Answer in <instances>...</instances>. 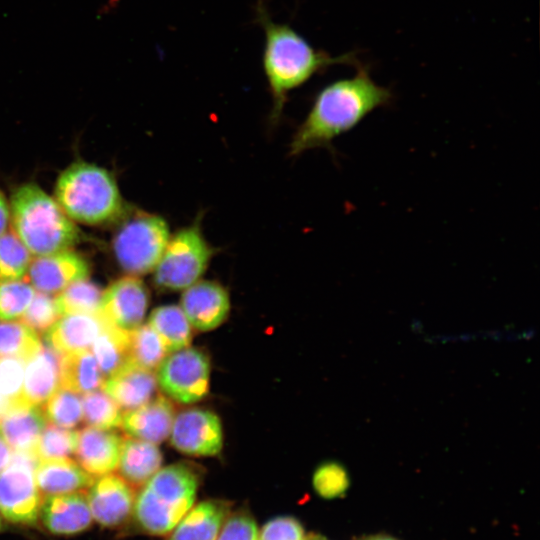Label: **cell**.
<instances>
[{"label":"cell","instance_id":"6da1fadb","mask_svg":"<svg viewBox=\"0 0 540 540\" xmlns=\"http://www.w3.org/2000/svg\"><path fill=\"white\" fill-rule=\"evenodd\" d=\"M392 94L378 85L367 69L357 64V73L325 86L291 142V155L317 147H329L337 136L357 126L375 109L387 105Z\"/></svg>","mask_w":540,"mask_h":540},{"label":"cell","instance_id":"7a4b0ae2","mask_svg":"<svg viewBox=\"0 0 540 540\" xmlns=\"http://www.w3.org/2000/svg\"><path fill=\"white\" fill-rule=\"evenodd\" d=\"M255 12L265 36L262 62L273 98L274 118L281 113L289 91L314 74L333 64L355 63L352 55L332 57L315 49L289 25L274 22L262 0H258Z\"/></svg>","mask_w":540,"mask_h":540},{"label":"cell","instance_id":"3957f363","mask_svg":"<svg viewBox=\"0 0 540 540\" xmlns=\"http://www.w3.org/2000/svg\"><path fill=\"white\" fill-rule=\"evenodd\" d=\"M9 205L10 229L33 257L72 249L81 240L76 223L37 184L19 186Z\"/></svg>","mask_w":540,"mask_h":540},{"label":"cell","instance_id":"277c9868","mask_svg":"<svg viewBox=\"0 0 540 540\" xmlns=\"http://www.w3.org/2000/svg\"><path fill=\"white\" fill-rule=\"evenodd\" d=\"M199 474L187 463L160 468L134 500L133 516L138 527L150 535H166L193 507Z\"/></svg>","mask_w":540,"mask_h":540},{"label":"cell","instance_id":"5b68a950","mask_svg":"<svg viewBox=\"0 0 540 540\" xmlns=\"http://www.w3.org/2000/svg\"><path fill=\"white\" fill-rule=\"evenodd\" d=\"M54 198L75 223L97 225L120 216L123 198L113 175L88 162H75L58 177Z\"/></svg>","mask_w":540,"mask_h":540},{"label":"cell","instance_id":"8992f818","mask_svg":"<svg viewBox=\"0 0 540 540\" xmlns=\"http://www.w3.org/2000/svg\"><path fill=\"white\" fill-rule=\"evenodd\" d=\"M214 248L205 240L199 221L170 236L153 270V284L161 291L185 290L200 280Z\"/></svg>","mask_w":540,"mask_h":540},{"label":"cell","instance_id":"52a82bcc","mask_svg":"<svg viewBox=\"0 0 540 540\" xmlns=\"http://www.w3.org/2000/svg\"><path fill=\"white\" fill-rule=\"evenodd\" d=\"M169 238V226L163 217L140 212L121 225L112 249L120 268L127 275L139 277L155 269Z\"/></svg>","mask_w":540,"mask_h":540},{"label":"cell","instance_id":"ba28073f","mask_svg":"<svg viewBox=\"0 0 540 540\" xmlns=\"http://www.w3.org/2000/svg\"><path fill=\"white\" fill-rule=\"evenodd\" d=\"M38 459L13 453L10 463L0 472V513L7 521L34 525L42 504L34 469Z\"/></svg>","mask_w":540,"mask_h":540},{"label":"cell","instance_id":"9c48e42d","mask_svg":"<svg viewBox=\"0 0 540 540\" xmlns=\"http://www.w3.org/2000/svg\"><path fill=\"white\" fill-rule=\"evenodd\" d=\"M210 371L207 354L188 346L165 357L157 368L156 379L169 398L182 404H191L207 395Z\"/></svg>","mask_w":540,"mask_h":540},{"label":"cell","instance_id":"30bf717a","mask_svg":"<svg viewBox=\"0 0 540 540\" xmlns=\"http://www.w3.org/2000/svg\"><path fill=\"white\" fill-rule=\"evenodd\" d=\"M169 436L176 450L192 456H214L223 446L221 421L208 409L190 408L175 415Z\"/></svg>","mask_w":540,"mask_h":540},{"label":"cell","instance_id":"8fae6325","mask_svg":"<svg viewBox=\"0 0 540 540\" xmlns=\"http://www.w3.org/2000/svg\"><path fill=\"white\" fill-rule=\"evenodd\" d=\"M149 304V291L133 275L123 276L102 291L98 313L111 325L131 332L141 325Z\"/></svg>","mask_w":540,"mask_h":540},{"label":"cell","instance_id":"7c38bea8","mask_svg":"<svg viewBox=\"0 0 540 540\" xmlns=\"http://www.w3.org/2000/svg\"><path fill=\"white\" fill-rule=\"evenodd\" d=\"M89 276L88 261L72 248L33 257L25 280L36 291L54 296Z\"/></svg>","mask_w":540,"mask_h":540},{"label":"cell","instance_id":"4fadbf2b","mask_svg":"<svg viewBox=\"0 0 540 540\" xmlns=\"http://www.w3.org/2000/svg\"><path fill=\"white\" fill-rule=\"evenodd\" d=\"M88 505L93 520L104 527H117L130 517L134 506L132 487L119 475L97 477L87 488Z\"/></svg>","mask_w":540,"mask_h":540},{"label":"cell","instance_id":"5bb4252c","mask_svg":"<svg viewBox=\"0 0 540 540\" xmlns=\"http://www.w3.org/2000/svg\"><path fill=\"white\" fill-rule=\"evenodd\" d=\"M180 307L193 328L206 332L226 320L230 298L227 290L218 282L198 280L184 290Z\"/></svg>","mask_w":540,"mask_h":540},{"label":"cell","instance_id":"9a60e30c","mask_svg":"<svg viewBox=\"0 0 540 540\" xmlns=\"http://www.w3.org/2000/svg\"><path fill=\"white\" fill-rule=\"evenodd\" d=\"M124 439L112 430L87 426L78 430L74 456L91 476L99 477L118 467Z\"/></svg>","mask_w":540,"mask_h":540},{"label":"cell","instance_id":"2e32d148","mask_svg":"<svg viewBox=\"0 0 540 540\" xmlns=\"http://www.w3.org/2000/svg\"><path fill=\"white\" fill-rule=\"evenodd\" d=\"M39 520L54 535H74L88 529L93 518L86 494L74 492L45 496Z\"/></svg>","mask_w":540,"mask_h":540},{"label":"cell","instance_id":"e0dca14e","mask_svg":"<svg viewBox=\"0 0 540 540\" xmlns=\"http://www.w3.org/2000/svg\"><path fill=\"white\" fill-rule=\"evenodd\" d=\"M157 385L155 372L128 359L117 371L104 379L101 389L126 412L154 398Z\"/></svg>","mask_w":540,"mask_h":540},{"label":"cell","instance_id":"ac0fdd59","mask_svg":"<svg viewBox=\"0 0 540 540\" xmlns=\"http://www.w3.org/2000/svg\"><path fill=\"white\" fill-rule=\"evenodd\" d=\"M46 425L42 407L19 402L10 405L1 418L0 432L13 453L36 457L35 450Z\"/></svg>","mask_w":540,"mask_h":540},{"label":"cell","instance_id":"d6986e66","mask_svg":"<svg viewBox=\"0 0 540 540\" xmlns=\"http://www.w3.org/2000/svg\"><path fill=\"white\" fill-rule=\"evenodd\" d=\"M175 418L172 403L164 396L123 412L120 427L131 438L159 444L168 438Z\"/></svg>","mask_w":540,"mask_h":540},{"label":"cell","instance_id":"ffe728a7","mask_svg":"<svg viewBox=\"0 0 540 540\" xmlns=\"http://www.w3.org/2000/svg\"><path fill=\"white\" fill-rule=\"evenodd\" d=\"M106 324L99 313L66 314L45 333V342L61 355L91 350Z\"/></svg>","mask_w":540,"mask_h":540},{"label":"cell","instance_id":"44dd1931","mask_svg":"<svg viewBox=\"0 0 540 540\" xmlns=\"http://www.w3.org/2000/svg\"><path fill=\"white\" fill-rule=\"evenodd\" d=\"M61 354L42 343L39 352L25 366L22 402L42 407L60 387Z\"/></svg>","mask_w":540,"mask_h":540},{"label":"cell","instance_id":"7402d4cb","mask_svg":"<svg viewBox=\"0 0 540 540\" xmlns=\"http://www.w3.org/2000/svg\"><path fill=\"white\" fill-rule=\"evenodd\" d=\"M34 474L37 487L45 496L82 492L94 480L71 458L39 460Z\"/></svg>","mask_w":540,"mask_h":540},{"label":"cell","instance_id":"603a6c76","mask_svg":"<svg viewBox=\"0 0 540 540\" xmlns=\"http://www.w3.org/2000/svg\"><path fill=\"white\" fill-rule=\"evenodd\" d=\"M227 514L224 502H200L184 515L167 540H216Z\"/></svg>","mask_w":540,"mask_h":540},{"label":"cell","instance_id":"cb8c5ba5","mask_svg":"<svg viewBox=\"0 0 540 540\" xmlns=\"http://www.w3.org/2000/svg\"><path fill=\"white\" fill-rule=\"evenodd\" d=\"M162 454L156 444L129 438L123 441L117 469L132 488L142 487L160 468Z\"/></svg>","mask_w":540,"mask_h":540},{"label":"cell","instance_id":"d4e9b609","mask_svg":"<svg viewBox=\"0 0 540 540\" xmlns=\"http://www.w3.org/2000/svg\"><path fill=\"white\" fill-rule=\"evenodd\" d=\"M104 379L91 350L61 355L60 387L83 395L101 388Z\"/></svg>","mask_w":540,"mask_h":540},{"label":"cell","instance_id":"484cf974","mask_svg":"<svg viewBox=\"0 0 540 540\" xmlns=\"http://www.w3.org/2000/svg\"><path fill=\"white\" fill-rule=\"evenodd\" d=\"M148 324L157 333L167 352H174L190 345L192 326L180 306L169 304L155 308Z\"/></svg>","mask_w":540,"mask_h":540},{"label":"cell","instance_id":"4316f807","mask_svg":"<svg viewBox=\"0 0 540 540\" xmlns=\"http://www.w3.org/2000/svg\"><path fill=\"white\" fill-rule=\"evenodd\" d=\"M129 332L107 322L92 344L91 351L98 366L107 378L128 360Z\"/></svg>","mask_w":540,"mask_h":540},{"label":"cell","instance_id":"83f0119b","mask_svg":"<svg viewBox=\"0 0 540 540\" xmlns=\"http://www.w3.org/2000/svg\"><path fill=\"white\" fill-rule=\"evenodd\" d=\"M41 347L39 334L22 321L0 322V357H15L27 362Z\"/></svg>","mask_w":540,"mask_h":540},{"label":"cell","instance_id":"f1b7e54d","mask_svg":"<svg viewBox=\"0 0 540 540\" xmlns=\"http://www.w3.org/2000/svg\"><path fill=\"white\" fill-rule=\"evenodd\" d=\"M167 353L161 339L148 323L129 332L128 359L137 365L155 372Z\"/></svg>","mask_w":540,"mask_h":540},{"label":"cell","instance_id":"f546056e","mask_svg":"<svg viewBox=\"0 0 540 540\" xmlns=\"http://www.w3.org/2000/svg\"><path fill=\"white\" fill-rule=\"evenodd\" d=\"M33 256L9 228L0 235V282L25 280Z\"/></svg>","mask_w":540,"mask_h":540},{"label":"cell","instance_id":"4dcf8cb0","mask_svg":"<svg viewBox=\"0 0 540 540\" xmlns=\"http://www.w3.org/2000/svg\"><path fill=\"white\" fill-rule=\"evenodd\" d=\"M82 421L87 426L112 430L119 427L123 411L103 390H95L81 397Z\"/></svg>","mask_w":540,"mask_h":540},{"label":"cell","instance_id":"1f68e13d","mask_svg":"<svg viewBox=\"0 0 540 540\" xmlns=\"http://www.w3.org/2000/svg\"><path fill=\"white\" fill-rule=\"evenodd\" d=\"M102 291L88 279L72 283L60 293L54 295L60 314L98 313Z\"/></svg>","mask_w":540,"mask_h":540},{"label":"cell","instance_id":"d6a6232c","mask_svg":"<svg viewBox=\"0 0 540 540\" xmlns=\"http://www.w3.org/2000/svg\"><path fill=\"white\" fill-rule=\"evenodd\" d=\"M44 415L51 424L73 429L82 421V403L79 394L59 387L44 403Z\"/></svg>","mask_w":540,"mask_h":540},{"label":"cell","instance_id":"836d02e7","mask_svg":"<svg viewBox=\"0 0 540 540\" xmlns=\"http://www.w3.org/2000/svg\"><path fill=\"white\" fill-rule=\"evenodd\" d=\"M78 430L46 425L38 441L35 456L39 460L70 458L74 455Z\"/></svg>","mask_w":540,"mask_h":540},{"label":"cell","instance_id":"e575fe53","mask_svg":"<svg viewBox=\"0 0 540 540\" xmlns=\"http://www.w3.org/2000/svg\"><path fill=\"white\" fill-rule=\"evenodd\" d=\"M35 293L27 280L0 282V321L20 319Z\"/></svg>","mask_w":540,"mask_h":540},{"label":"cell","instance_id":"d590c367","mask_svg":"<svg viewBox=\"0 0 540 540\" xmlns=\"http://www.w3.org/2000/svg\"><path fill=\"white\" fill-rule=\"evenodd\" d=\"M61 317L54 296L36 291L19 320L40 335L46 333Z\"/></svg>","mask_w":540,"mask_h":540},{"label":"cell","instance_id":"8d00e7d4","mask_svg":"<svg viewBox=\"0 0 540 540\" xmlns=\"http://www.w3.org/2000/svg\"><path fill=\"white\" fill-rule=\"evenodd\" d=\"M313 486L321 497L332 499L346 492L349 478L340 464L325 462L316 468L313 474Z\"/></svg>","mask_w":540,"mask_h":540},{"label":"cell","instance_id":"74e56055","mask_svg":"<svg viewBox=\"0 0 540 540\" xmlns=\"http://www.w3.org/2000/svg\"><path fill=\"white\" fill-rule=\"evenodd\" d=\"M26 361L15 357H0V394L9 406L22 402Z\"/></svg>","mask_w":540,"mask_h":540},{"label":"cell","instance_id":"f35d334b","mask_svg":"<svg viewBox=\"0 0 540 540\" xmlns=\"http://www.w3.org/2000/svg\"><path fill=\"white\" fill-rule=\"evenodd\" d=\"M216 540H259L256 522L246 513L233 514L224 521Z\"/></svg>","mask_w":540,"mask_h":540},{"label":"cell","instance_id":"ab89813d","mask_svg":"<svg viewBox=\"0 0 540 540\" xmlns=\"http://www.w3.org/2000/svg\"><path fill=\"white\" fill-rule=\"evenodd\" d=\"M259 540H305L301 524L293 517L281 516L267 522Z\"/></svg>","mask_w":540,"mask_h":540},{"label":"cell","instance_id":"60d3db41","mask_svg":"<svg viewBox=\"0 0 540 540\" xmlns=\"http://www.w3.org/2000/svg\"><path fill=\"white\" fill-rule=\"evenodd\" d=\"M10 228V205L0 190V235Z\"/></svg>","mask_w":540,"mask_h":540},{"label":"cell","instance_id":"b9f144b4","mask_svg":"<svg viewBox=\"0 0 540 540\" xmlns=\"http://www.w3.org/2000/svg\"><path fill=\"white\" fill-rule=\"evenodd\" d=\"M12 450L0 432V472L7 467L12 458Z\"/></svg>","mask_w":540,"mask_h":540},{"label":"cell","instance_id":"7bdbcfd3","mask_svg":"<svg viewBox=\"0 0 540 540\" xmlns=\"http://www.w3.org/2000/svg\"><path fill=\"white\" fill-rule=\"evenodd\" d=\"M9 408L8 401L0 394V420Z\"/></svg>","mask_w":540,"mask_h":540},{"label":"cell","instance_id":"ee69618b","mask_svg":"<svg viewBox=\"0 0 540 540\" xmlns=\"http://www.w3.org/2000/svg\"><path fill=\"white\" fill-rule=\"evenodd\" d=\"M365 540H395V539L391 537H387V536H376V537H371Z\"/></svg>","mask_w":540,"mask_h":540},{"label":"cell","instance_id":"f6af8a7d","mask_svg":"<svg viewBox=\"0 0 540 540\" xmlns=\"http://www.w3.org/2000/svg\"><path fill=\"white\" fill-rule=\"evenodd\" d=\"M305 540H326V539H324L323 537L314 535V536L308 537V538L305 539Z\"/></svg>","mask_w":540,"mask_h":540},{"label":"cell","instance_id":"bcb514c9","mask_svg":"<svg viewBox=\"0 0 540 540\" xmlns=\"http://www.w3.org/2000/svg\"><path fill=\"white\" fill-rule=\"evenodd\" d=\"M3 529L2 515L0 513V531Z\"/></svg>","mask_w":540,"mask_h":540}]
</instances>
